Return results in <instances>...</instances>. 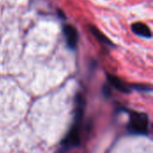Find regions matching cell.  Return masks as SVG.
I'll use <instances>...</instances> for the list:
<instances>
[{
  "label": "cell",
  "mask_w": 153,
  "mask_h": 153,
  "mask_svg": "<svg viewBox=\"0 0 153 153\" xmlns=\"http://www.w3.org/2000/svg\"><path fill=\"white\" fill-rule=\"evenodd\" d=\"M148 116L145 114L134 112L131 114L129 121L130 132L136 134H146L148 132Z\"/></svg>",
  "instance_id": "6da1fadb"
},
{
  "label": "cell",
  "mask_w": 153,
  "mask_h": 153,
  "mask_svg": "<svg viewBox=\"0 0 153 153\" xmlns=\"http://www.w3.org/2000/svg\"><path fill=\"white\" fill-rule=\"evenodd\" d=\"M64 35L65 37L67 45L71 49H75L78 42V32L77 30L71 24L65 25L63 28Z\"/></svg>",
  "instance_id": "7a4b0ae2"
},
{
  "label": "cell",
  "mask_w": 153,
  "mask_h": 153,
  "mask_svg": "<svg viewBox=\"0 0 153 153\" xmlns=\"http://www.w3.org/2000/svg\"><path fill=\"white\" fill-rule=\"evenodd\" d=\"M80 131L78 127V123H75V125L71 129L70 133L66 136L65 140L64 141V145L66 147H72V146H77L80 143Z\"/></svg>",
  "instance_id": "3957f363"
},
{
  "label": "cell",
  "mask_w": 153,
  "mask_h": 153,
  "mask_svg": "<svg viewBox=\"0 0 153 153\" xmlns=\"http://www.w3.org/2000/svg\"><path fill=\"white\" fill-rule=\"evenodd\" d=\"M132 30L133 32L137 34L140 35L142 37H145V38H151L152 37V31L149 28V26L143 23H135L134 24H132Z\"/></svg>",
  "instance_id": "277c9868"
},
{
  "label": "cell",
  "mask_w": 153,
  "mask_h": 153,
  "mask_svg": "<svg viewBox=\"0 0 153 153\" xmlns=\"http://www.w3.org/2000/svg\"><path fill=\"white\" fill-rule=\"evenodd\" d=\"M108 79L109 81V83L117 90L123 92V93H129V87L117 77L113 76V75H108Z\"/></svg>",
  "instance_id": "5b68a950"
},
{
  "label": "cell",
  "mask_w": 153,
  "mask_h": 153,
  "mask_svg": "<svg viewBox=\"0 0 153 153\" xmlns=\"http://www.w3.org/2000/svg\"><path fill=\"white\" fill-rule=\"evenodd\" d=\"M90 29H91V32L93 33V35H94L100 41H101V42H103V43H105V44H108V45H113L112 42H111V41H110L105 34H103L98 28H96V27L93 26V25H91V26H90Z\"/></svg>",
  "instance_id": "8992f818"
}]
</instances>
